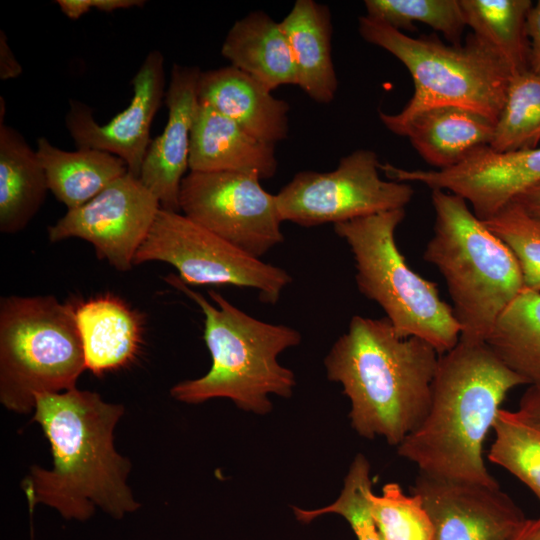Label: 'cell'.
<instances>
[{"label": "cell", "mask_w": 540, "mask_h": 540, "mask_svg": "<svg viewBox=\"0 0 540 540\" xmlns=\"http://www.w3.org/2000/svg\"><path fill=\"white\" fill-rule=\"evenodd\" d=\"M260 180L249 172L189 171L180 185V211L260 259L284 240L276 197Z\"/></svg>", "instance_id": "8fae6325"}, {"label": "cell", "mask_w": 540, "mask_h": 540, "mask_svg": "<svg viewBox=\"0 0 540 540\" xmlns=\"http://www.w3.org/2000/svg\"><path fill=\"white\" fill-rule=\"evenodd\" d=\"M48 188L36 150L11 126L0 123V231L23 230L43 204Z\"/></svg>", "instance_id": "603a6c76"}, {"label": "cell", "mask_w": 540, "mask_h": 540, "mask_svg": "<svg viewBox=\"0 0 540 540\" xmlns=\"http://www.w3.org/2000/svg\"><path fill=\"white\" fill-rule=\"evenodd\" d=\"M433 236L423 258L443 276L460 338L485 341L505 308L525 288L518 261L460 196L431 190Z\"/></svg>", "instance_id": "5b68a950"}, {"label": "cell", "mask_w": 540, "mask_h": 540, "mask_svg": "<svg viewBox=\"0 0 540 540\" xmlns=\"http://www.w3.org/2000/svg\"><path fill=\"white\" fill-rule=\"evenodd\" d=\"M410 491L429 515L433 540H513L528 520L500 486L419 473Z\"/></svg>", "instance_id": "5bb4252c"}, {"label": "cell", "mask_w": 540, "mask_h": 540, "mask_svg": "<svg viewBox=\"0 0 540 540\" xmlns=\"http://www.w3.org/2000/svg\"><path fill=\"white\" fill-rule=\"evenodd\" d=\"M439 356L426 341L400 336L386 317L355 315L324 364L350 400L353 429L397 447L429 411Z\"/></svg>", "instance_id": "3957f363"}, {"label": "cell", "mask_w": 540, "mask_h": 540, "mask_svg": "<svg viewBox=\"0 0 540 540\" xmlns=\"http://www.w3.org/2000/svg\"><path fill=\"white\" fill-rule=\"evenodd\" d=\"M278 168L275 145L262 141L206 102H200L194 120L189 171L249 172L261 180Z\"/></svg>", "instance_id": "ac0fdd59"}, {"label": "cell", "mask_w": 540, "mask_h": 540, "mask_svg": "<svg viewBox=\"0 0 540 540\" xmlns=\"http://www.w3.org/2000/svg\"><path fill=\"white\" fill-rule=\"evenodd\" d=\"M483 222L516 257L524 287L540 292V221L512 201Z\"/></svg>", "instance_id": "1f68e13d"}, {"label": "cell", "mask_w": 540, "mask_h": 540, "mask_svg": "<svg viewBox=\"0 0 540 540\" xmlns=\"http://www.w3.org/2000/svg\"><path fill=\"white\" fill-rule=\"evenodd\" d=\"M389 180L418 182L463 198L482 221L540 182V146L511 152L481 148L459 165L443 170H407L380 165Z\"/></svg>", "instance_id": "4fadbf2b"}, {"label": "cell", "mask_w": 540, "mask_h": 540, "mask_svg": "<svg viewBox=\"0 0 540 540\" xmlns=\"http://www.w3.org/2000/svg\"><path fill=\"white\" fill-rule=\"evenodd\" d=\"M404 217L405 209H395L333 226L351 250L359 291L383 309L400 336L418 337L441 355L459 341L460 325L436 283L413 271L400 252L395 232Z\"/></svg>", "instance_id": "52a82bcc"}, {"label": "cell", "mask_w": 540, "mask_h": 540, "mask_svg": "<svg viewBox=\"0 0 540 540\" xmlns=\"http://www.w3.org/2000/svg\"><path fill=\"white\" fill-rule=\"evenodd\" d=\"M513 540H540V517L528 519L522 530Z\"/></svg>", "instance_id": "74e56055"}, {"label": "cell", "mask_w": 540, "mask_h": 540, "mask_svg": "<svg viewBox=\"0 0 540 540\" xmlns=\"http://www.w3.org/2000/svg\"><path fill=\"white\" fill-rule=\"evenodd\" d=\"M34 411L33 420L50 443L53 467L33 465L22 481L30 512L43 504L65 520L85 522L97 507L116 520L140 508L127 484L132 464L114 447L123 405L74 388L38 394Z\"/></svg>", "instance_id": "6da1fadb"}, {"label": "cell", "mask_w": 540, "mask_h": 540, "mask_svg": "<svg viewBox=\"0 0 540 540\" xmlns=\"http://www.w3.org/2000/svg\"><path fill=\"white\" fill-rule=\"evenodd\" d=\"M294 59L298 86L315 102L330 103L338 80L332 59L329 7L297 0L280 22Z\"/></svg>", "instance_id": "ffe728a7"}, {"label": "cell", "mask_w": 540, "mask_h": 540, "mask_svg": "<svg viewBox=\"0 0 540 540\" xmlns=\"http://www.w3.org/2000/svg\"><path fill=\"white\" fill-rule=\"evenodd\" d=\"M86 369L95 375L119 369L136 356L141 342L139 316L118 298L106 295L75 308Z\"/></svg>", "instance_id": "7402d4cb"}, {"label": "cell", "mask_w": 540, "mask_h": 540, "mask_svg": "<svg viewBox=\"0 0 540 540\" xmlns=\"http://www.w3.org/2000/svg\"><path fill=\"white\" fill-rule=\"evenodd\" d=\"M513 412L521 421L540 430V385H529Z\"/></svg>", "instance_id": "e575fe53"}, {"label": "cell", "mask_w": 540, "mask_h": 540, "mask_svg": "<svg viewBox=\"0 0 540 540\" xmlns=\"http://www.w3.org/2000/svg\"><path fill=\"white\" fill-rule=\"evenodd\" d=\"M161 205L137 177L126 173L82 206L67 210L48 228L51 242L79 238L119 271L134 265Z\"/></svg>", "instance_id": "7c38bea8"}, {"label": "cell", "mask_w": 540, "mask_h": 540, "mask_svg": "<svg viewBox=\"0 0 540 540\" xmlns=\"http://www.w3.org/2000/svg\"><path fill=\"white\" fill-rule=\"evenodd\" d=\"M86 369L75 308L52 295L0 301V402L27 414L38 394L76 388Z\"/></svg>", "instance_id": "ba28073f"}, {"label": "cell", "mask_w": 540, "mask_h": 540, "mask_svg": "<svg viewBox=\"0 0 540 540\" xmlns=\"http://www.w3.org/2000/svg\"><path fill=\"white\" fill-rule=\"evenodd\" d=\"M150 261L172 265L186 285L252 288L261 301L270 304L277 303L292 282L283 268L247 254L183 213L163 208L138 249L134 265Z\"/></svg>", "instance_id": "9c48e42d"}, {"label": "cell", "mask_w": 540, "mask_h": 540, "mask_svg": "<svg viewBox=\"0 0 540 540\" xmlns=\"http://www.w3.org/2000/svg\"><path fill=\"white\" fill-rule=\"evenodd\" d=\"M358 31L403 63L413 80V95L400 112H379L387 129L437 106L463 107L497 120L512 75L473 33L464 44H445L435 35L408 36L366 15L359 17Z\"/></svg>", "instance_id": "8992f818"}, {"label": "cell", "mask_w": 540, "mask_h": 540, "mask_svg": "<svg viewBox=\"0 0 540 540\" xmlns=\"http://www.w3.org/2000/svg\"><path fill=\"white\" fill-rule=\"evenodd\" d=\"M488 460L524 483L540 502V430L501 409Z\"/></svg>", "instance_id": "83f0119b"}, {"label": "cell", "mask_w": 540, "mask_h": 540, "mask_svg": "<svg viewBox=\"0 0 540 540\" xmlns=\"http://www.w3.org/2000/svg\"><path fill=\"white\" fill-rule=\"evenodd\" d=\"M129 105L105 124L96 122L88 105L71 100L66 128L78 148H92L121 158L128 173L139 178L151 144L152 121L165 98L164 56L150 51L134 75Z\"/></svg>", "instance_id": "9a60e30c"}, {"label": "cell", "mask_w": 540, "mask_h": 540, "mask_svg": "<svg viewBox=\"0 0 540 540\" xmlns=\"http://www.w3.org/2000/svg\"><path fill=\"white\" fill-rule=\"evenodd\" d=\"M366 16L399 31H415L416 23L460 44L467 27L459 0H365Z\"/></svg>", "instance_id": "f1b7e54d"}, {"label": "cell", "mask_w": 540, "mask_h": 540, "mask_svg": "<svg viewBox=\"0 0 540 540\" xmlns=\"http://www.w3.org/2000/svg\"><path fill=\"white\" fill-rule=\"evenodd\" d=\"M198 98L262 141L275 145L287 138L289 104L232 65L202 71Z\"/></svg>", "instance_id": "e0dca14e"}, {"label": "cell", "mask_w": 540, "mask_h": 540, "mask_svg": "<svg viewBox=\"0 0 540 540\" xmlns=\"http://www.w3.org/2000/svg\"><path fill=\"white\" fill-rule=\"evenodd\" d=\"M513 201L540 221V182L523 191Z\"/></svg>", "instance_id": "8d00e7d4"}, {"label": "cell", "mask_w": 540, "mask_h": 540, "mask_svg": "<svg viewBox=\"0 0 540 540\" xmlns=\"http://www.w3.org/2000/svg\"><path fill=\"white\" fill-rule=\"evenodd\" d=\"M495 121L463 107L437 106L388 128L405 136L429 165L443 170L455 167L477 150L490 146Z\"/></svg>", "instance_id": "d6986e66"}, {"label": "cell", "mask_w": 540, "mask_h": 540, "mask_svg": "<svg viewBox=\"0 0 540 540\" xmlns=\"http://www.w3.org/2000/svg\"><path fill=\"white\" fill-rule=\"evenodd\" d=\"M36 152L49 190L67 210L87 203L128 173L126 163L116 155L92 148L65 151L45 137L37 140Z\"/></svg>", "instance_id": "cb8c5ba5"}, {"label": "cell", "mask_w": 540, "mask_h": 540, "mask_svg": "<svg viewBox=\"0 0 540 540\" xmlns=\"http://www.w3.org/2000/svg\"><path fill=\"white\" fill-rule=\"evenodd\" d=\"M529 69L540 74V0L533 3L527 20Z\"/></svg>", "instance_id": "836d02e7"}, {"label": "cell", "mask_w": 540, "mask_h": 540, "mask_svg": "<svg viewBox=\"0 0 540 540\" xmlns=\"http://www.w3.org/2000/svg\"><path fill=\"white\" fill-rule=\"evenodd\" d=\"M484 342L528 385H540V292L524 288Z\"/></svg>", "instance_id": "484cf974"}, {"label": "cell", "mask_w": 540, "mask_h": 540, "mask_svg": "<svg viewBox=\"0 0 540 540\" xmlns=\"http://www.w3.org/2000/svg\"><path fill=\"white\" fill-rule=\"evenodd\" d=\"M466 26L486 43L511 75L529 69L527 20L531 0H459Z\"/></svg>", "instance_id": "d4e9b609"}, {"label": "cell", "mask_w": 540, "mask_h": 540, "mask_svg": "<svg viewBox=\"0 0 540 540\" xmlns=\"http://www.w3.org/2000/svg\"><path fill=\"white\" fill-rule=\"evenodd\" d=\"M223 57L270 91L297 85V72L287 37L280 22L263 11L237 20L221 47Z\"/></svg>", "instance_id": "44dd1931"}, {"label": "cell", "mask_w": 540, "mask_h": 540, "mask_svg": "<svg viewBox=\"0 0 540 540\" xmlns=\"http://www.w3.org/2000/svg\"><path fill=\"white\" fill-rule=\"evenodd\" d=\"M165 281L200 307L204 315L203 339L212 359L204 376L171 388L174 399L197 404L228 398L245 411L263 415L272 408L269 395H292L295 375L278 362V356L300 344L298 330L252 317L210 290L213 305L176 275L166 276Z\"/></svg>", "instance_id": "277c9868"}, {"label": "cell", "mask_w": 540, "mask_h": 540, "mask_svg": "<svg viewBox=\"0 0 540 540\" xmlns=\"http://www.w3.org/2000/svg\"><path fill=\"white\" fill-rule=\"evenodd\" d=\"M196 66L174 64L165 94L168 120L151 141L139 179L157 197L161 208L180 212L179 191L189 170L191 132L199 106Z\"/></svg>", "instance_id": "2e32d148"}, {"label": "cell", "mask_w": 540, "mask_h": 540, "mask_svg": "<svg viewBox=\"0 0 540 540\" xmlns=\"http://www.w3.org/2000/svg\"><path fill=\"white\" fill-rule=\"evenodd\" d=\"M21 73L22 66L8 45L5 32L0 30V78L8 80L18 77Z\"/></svg>", "instance_id": "d590c367"}, {"label": "cell", "mask_w": 540, "mask_h": 540, "mask_svg": "<svg viewBox=\"0 0 540 540\" xmlns=\"http://www.w3.org/2000/svg\"><path fill=\"white\" fill-rule=\"evenodd\" d=\"M371 515L381 540H433L434 529L420 497L395 482L369 494Z\"/></svg>", "instance_id": "f546056e"}, {"label": "cell", "mask_w": 540, "mask_h": 540, "mask_svg": "<svg viewBox=\"0 0 540 540\" xmlns=\"http://www.w3.org/2000/svg\"><path fill=\"white\" fill-rule=\"evenodd\" d=\"M540 145V74L530 69L511 76L490 148L511 152Z\"/></svg>", "instance_id": "4316f807"}, {"label": "cell", "mask_w": 540, "mask_h": 540, "mask_svg": "<svg viewBox=\"0 0 540 540\" xmlns=\"http://www.w3.org/2000/svg\"><path fill=\"white\" fill-rule=\"evenodd\" d=\"M527 384L484 341L459 338L438 359L429 411L397 448L419 473L499 487L489 473L484 441L507 394Z\"/></svg>", "instance_id": "7a4b0ae2"}, {"label": "cell", "mask_w": 540, "mask_h": 540, "mask_svg": "<svg viewBox=\"0 0 540 540\" xmlns=\"http://www.w3.org/2000/svg\"><path fill=\"white\" fill-rule=\"evenodd\" d=\"M62 13L69 19L77 20L91 9L111 13L119 9L141 7L144 0H56Z\"/></svg>", "instance_id": "d6a6232c"}, {"label": "cell", "mask_w": 540, "mask_h": 540, "mask_svg": "<svg viewBox=\"0 0 540 540\" xmlns=\"http://www.w3.org/2000/svg\"><path fill=\"white\" fill-rule=\"evenodd\" d=\"M370 492V464L364 455L358 454L351 463L339 497L333 503L315 510L294 507V514L304 523L321 515L337 514L348 522L357 540H381L371 515Z\"/></svg>", "instance_id": "4dcf8cb0"}, {"label": "cell", "mask_w": 540, "mask_h": 540, "mask_svg": "<svg viewBox=\"0 0 540 540\" xmlns=\"http://www.w3.org/2000/svg\"><path fill=\"white\" fill-rule=\"evenodd\" d=\"M378 155L357 149L335 170L301 171L276 195L282 221L304 227L350 221L379 212L405 209L414 195L408 183L384 180Z\"/></svg>", "instance_id": "30bf717a"}]
</instances>
